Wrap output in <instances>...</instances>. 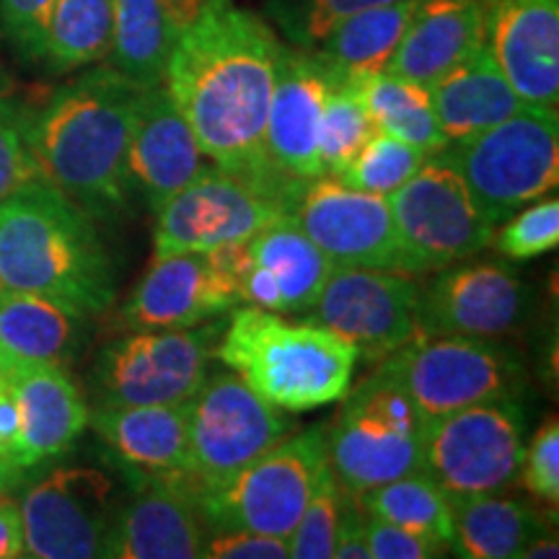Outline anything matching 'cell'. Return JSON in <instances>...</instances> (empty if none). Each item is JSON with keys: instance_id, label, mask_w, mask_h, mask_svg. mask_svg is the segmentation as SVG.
Masks as SVG:
<instances>
[{"instance_id": "6da1fadb", "label": "cell", "mask_w": 559, "mask_h": 559, "mask_svg": "<svg viewBox=\"0 0 559 559\" xmlns=\"http://www.w3.org/2000/svg\"><path fill=\"white\" fill-rule=\"evenodd\" d=\"M280 47L257 13L234 0H205L174 45L160 83L210 164L293 213L306 185L280 177L264 151Z\"/></svg>"}, {"instance_id": "7a4b0ae2", "label": "cell", "mask_w": 559, "mask_h": 559, "mask_svg": "<svg viewBox=\"0 0 559 559\" xmlns=\"http://www.w3.org/2000/svg\"><path fill=\"white\" fill-rule=\"evenodd\" d=\"M140 88L111 66L94 68L26 115L41 177L91 218H117L132 198L128 151Z\"/></svg>"}, {"instance_id": "3957f363", "label": "cell", "mask_w": 559, "mask_h": 559, "mask_svg": "<svg viewBox=\"0 0 559 559\" xmlns=\"http://www.w3.org/2000/svg\"><path fill=\"white\" fill-rule=\"evenodd\" d=\"M0 288L96 317L115 300V262L94 218L47 179L0 200Z\"/></svg>"}, {"instance_id": "277c9868", "label": "cell", "mask_w": 559, "mask_h": 559, "mask_svg": "<svg viewBox=\"0 0 559 559\" xmlns=\"http://www.w3.org/2000/svg\"><path fill=\"white\" fill-rule=\"evenodd\" d=\"M215 360L277 409L309 412L347 394L360 353L309 319L243 306L223 326Z\"/></svg>"}, {"instance_id": "5b68a950", "label": "cell", "mask_w": 559, "mask_h": 559, "mask_svg": "<svg viewBox=\"0 0 559 559\" xmlns=\"http://www.w3.org/2000/svg\"><path fill=\"white\" fill-rule=\"evenodd\" d=\"M342 407L324 430L326 464L347 498L423 469L425 430L415 404L386 370L349 386Z\"/></svg>"}, {"instance_id": "8992f818", "label": "cell", "mask_w": 559, "mask_h": 559, "mask_svg": "<svg viewBox=\"0 0 559 559\" xmlns=\"http://www.w3.org/2000/svg\"><path fill=\"white\" fill-rule=\"evenodd\" d=\"M443 156L466 181L481 215L498 228L557 187V109L526 104L508 120L451 143Z\"/></svg>"}, {"instance_id": "52a82bcc", "label": "cell", "mask_w": 559, "mask_h": 559, "mask_svg": "<svg viewBox=\"0 0 559 559\" xmlns=\"http://www.w3.org/2000/svg\"><path fill=\"white\" fill-rule=\"evenodd\" d=\"M415 404L425 425L474 407L515 400L523 386L521 360L492 340L428 334L379 362Z\"/></svg>"}, {"instance_id": "ba28073f", "label": "cell", "mask_w": 559, "mask_h": 559, "mask_svg": "<svg viewBox=\"0 0 559 559\" xmlns=\"http://www.w3.org/2000/svg\"><path fill=\"white\" fill-rule=\"evenodd\" d=\"M226 321L185 330H132L96 358L91 383L99 407L185 404L207 379Z\"/></svg>"}, {"instance_id": "9c48e42d", "label": "cell", "mask_w": 559, "mask_h": 559, "mask_svg": "<svg viewBox=\"0 0 559 559\" xmlns=\"http://www.w3.org/2000/svg\"><path fill=\"white\" fill-rule=\"evenodd\" d=\"M324 469V428L293 430L218 489L200 495V513L207 528H247L288 539Z\"/></svg>"}, {"instance_id": "30bf717a", "label": "cell", "mask_w": 559, "mask_h": 559, "mask_svg": "<svg viewBox=\"0 0 559 559\" xmlns=\"http://www.w3.org/2000/svg\"><path fill=\"white\" fill-rule=\"evenodd\" d=\"M293 430L296 428L288 412L262 400L234 370L223 368L207 373L187 402L194 498L218 489Z\"/></svg>"}, {"instance_id": "8fae6325", "label": "cell", "mask_w": 559, "mask_h": 559, "mask_svg": "<svg viewBox=\"0 0 559 559\" xmlns=\"http://www.w3.org/2000/svg\"><path fill=\"white\" fill-rule=\"evenodd\" d=\"M523 432L526 415L515 400L459 409L425 430L423 472L451 500L498 495L519 481Z\"/></svg>"}, {"instance_id": "7c38bea8", "label": "cell", "mask_w": 559, "mask_h": 559, "mask_svg": "<svg viewBox=\"0 0 559 559\" xmlns=\"http://www.w3.org/2000/svg\"><path fill=\"white\" fill-rule=\"evenodd\" d=\"M389 207L419 275L477 257L492 243L495 226L481 215L466 181L443 153L425 158L389 194Z\"/></svg>"}, {"instance_id": "4fadbf2b", "label": "cell", "mask_w": 559, "mask_h": 559, "mask_svg": "<svg viewBox=\"0 0 559 559\" xmlns=\"http://www.w3.org/2000/svg\"><path fill=\"white\" fill-rule=\"evenodd\" d=\"M290 218L334 262V267L419 275L400 239L389 198L321 174L304 187Z\"/></svg>"}, {"instance_id": "5bb4252c", "label": "cell", "mask_w": 559, "mask_h": 559, "mask_svg": "<svg viewBox=\"0 0 559 559\" xmlns=\"http://www.w3.org/2000/svg\"><path fill=\"white\" fill-rule=\"evenodd\" d=\"M24 547L32 559L104 557L120 498L107 472L60 466L19 500Z\"/></svg>"}, {"instance_id": "9a60e30c", "label": "cell", "mask_w": 559, "mask_h": 559, "mask_svg": "<svg viewBox=\"0 0 559 559\" xmlns=\"http://www.w3.org/2000/svg\"><path fill=\"white\" fill-rule=\"evenodd\" d=\"M415 277L407 272L334 267L304 319L337 332L358 347L362 360L379 366L419 337L423 285Z\"/></svg>"}, {"instance_id": "2e32d148", "label": "cell", "mask_w": 559, "mask_h": 559, "mask_svg": "<svg viewBox=\"0 0 559 559\" xmlns=\"http://www.w3.org/2000/svg\"><path fill=\"white\" fill-rule=\"evenodd\" d=\"M288 210L234 174L205 166L156 210L153 257L243 243Z\"/></svg>"}, {"instance_id": "e0dca14e", "label": "cell", "mask_w": 559, "mask_h": 559, "mask_svg": "<svg viewBox=\"0 0 559 559\" xmlns=\"http://www.w3.org/2000/svg\"><path fill=\"white\" fill-rule=\"evenodd\" d=\"M226 247L153 257L122 306L124 330H185L239 306Z\"/></svg>"}, {"instance_id": "ac0fdd59", "label": "cell", "mask_w": 559, "mask_h": 559, "mask_svg": "<svg viewBox=\"0 0 559 559\" xmlns=\"http://www.w3.org/2000/svg\"><path fill=\"white\" fill-rule=\"evenodd\" d=\"M436 272L419 288V337L502 340L526 324L528 288L506 264L456 262Z\"/></svg>"}, {"instance_id": "d6986e66", "label": "cell", "mask_w": 559, "mask_h": 559, "mask_svg": "<svg viewBox=\"0 0 559 559\" xmlns=\"http://www.w3.org/2000/svg\"><path fill=\"white\" fill-rule=\"evenodd\" d=\"M226 251L241 304L285 317H304L334 270V262L290 215Z\"/></svg>"}, {"instance_id": "ffe728a7", "label": "cell", "mask_w": 559, "mask_h": 559, "mask_svg": "<svg viewBox=\"0 0 559 559\" xmlns=\"http://www.w3.org/2000/svg\"><path fill=\"white\" fill-rule=\"evenodd\" d=\"M334 73L317 52L280 47L272 86L264 151L270 166L293 185H309L324 174L319 158V128Z\"/></svg>"}, {"instance_id": "44dd1931", "label": "cell", "mask_w": 559, "mask_h": 559, "mask_svg": "<svg viewBox=\"0 0 559 559\" xmlns=\"http://www.w3.org/2000/svg\"><path fill=\"white\" fill-rule=\"evenodd\" d=\"M130 481L132 492L120 502L104 557L202 559L210 531L190 485L140 472H130Z\"/></svg>"}, {"instance_id": "7402d4cb", "label": "cell", "mask_w": 559, "mask_h": 559, "mask_svg": "<svg viewBox=\"0 0 559 559\" xmlns=\"http://www.w3.org/2000/svg\"><path fill=\"white\" fill-rule=\"evenodd\" d=\"M487 50L528 107L559 102V0H487Z\"/></svg>"}, {"instance_id": "603a6c76", "label": "cell", "mask_w": 559, "mask_h": 559, "mask_svg": "<svg viewBox=\"0 0 559 559\" xmlns=\"http://www.w3.org/2000/svg\"><path fill=\"white\" fill-rule=\"evenodd\" d=\"M205 169V153L164 83L143 86L132 115L130 190L156 210Z\"/></svg>"}, {"instance_id": "cb8c5ba5", "label": "cell", "mask_w": 559, "mask_h": 559, "mask_svg": "<svg viewBox=\"0 0 559 559\" xmlns=\"http://www.w3.org/2000/svg\"><path fill=\"white\" fill-rule=\"evenodd\" d=\"M3 373L21 415L19 466L32 469L58 459L88 428V404L68 370L50 362L3 360Z\"/></svg>"}, {"instance_id": "d4e9b609", "label": "cell", "mask_w": 559, "mask_h": 559, "mask_svg": "<svg viewBox=\"0 0 559 559\" xmlns=\"http://www.w3.org/2000/svg\"><path fill=\"white\" fill-rule=\"evenodd\" d=\"M88 425L124 469L190 485L187 402L96 407L94 415H88Z\"/></svg>"}, {"instance_id": "484cf974", "label": "cell", "mask_w": 559, "mask_h": 559, "mask_svg": "<svg viewBox=\"0 0 559 559\" xmlns=\"http://www.w3.org/2000/svg\"><path fill=\"white\" fill-rule=\"evenodd\" d=\"M487 0H417L389 73L432 83L485 45Z\"/></svg>"}, {"instance_id": "4316f807", "label": "cell", "mask_w": 559, "mask_h": 559, "mask_svg": "<svg viewBox=\"0 0 559 559\" xmlns=\"http://www.w3.org/2000/svg\"><path fill=\"white\" fill-rule=\"evenodd\" d=\"M205 0H115L109 66L138 86H158L181 32Z\"/></svg>"}, {"instance_id": "83f0119b", "label": "cell", "mask_w": 559, "mask_h": 559, "mask_svg": "<svg viewBox=\"0 0 559 559\" xmlns=\"http://www.w3.org/2000/svg\"><path fill=\"white\" fill-rule=\"evenodd\" d=\"M428 88L436 120L451 143L477 135L526 107L502 75L487 45L445 70L440 79L428 83Z\"/></svg>"}, {"instance_id": "f1b7e54d", "label": "cell", "mask_w": 559, "mask_h": 559, "mask_svg": "<svg viewBox=\"0 0 559 559\" xmlns=\"http://www.w3.org/2000/svg\"><path fill=\"white\" fill-rule=\"evenodd\" d=\"M83 313L37 293L0 288V349L5 360L66 368L83 345Z\"/></svg>"}, {"instance_id": "f546056e", "label": "cell", "mask_w": 559, "mask_h": 559, "mask_svg": "<svg viewBox=\"0 0 559 559\" xmlns=\"http://www.w3.org/2000/svg\"><path fill=\"white\" fill-rule=\"evenodd\" d=\"M417 0H394L373 5L340 21L324 39L313 47L324 66L340 79L360 83L389 68L407 29Z\"/></svg>"}, {"instance_id": "4dcf8cb0", "label": "cell", "mask_w": 559, "mask_h": 559, "mask_svg": "<svg viewBox=\"0 0 559 559\" xmlns=\"http://www.w3.org/2000/svg\"><path fill=\"white\" fill-rule=\"evenodd\" d=\"M453 502L451 551L469 559H519L531 539L547 534L534 508L519 500L479 495Z\"/></svg>"}, {"instance_id": "1f68e13d", "label": "cell", "mask_w": 559, "mask_h": 559, "mask_svg": "<svg viewBox=\"0 0 559 559\" xmlns=\"http://www.w3.org/2000/svg\"><path fill=\"white\" fill-rule=\"evenodd\" d=\"M358 88L379 132L400 138L428 156L443 153L451 145L432 111L428 83L402 79L383 70L360 81Z\"/></svg>"}, {"instance_id": "d6a6232c", "label": "cell", "mask_w": 559, "mask_h": 559, "mask_svg": "<svg viewBox=\"0 0 559 559\" xmlns=\"http://www.w3.org/2000/svg\"><path fill=\"white\" fill-rule=\"evenodd\" d=\"M115 0H52L45 55L55 73L96 66L109 58Z\"/></svg>"}, {"instance_id": "836d02e7", "label": "cell", "mask_w": 559, "mask_h": 559, "mask_svg": "<svg viewBox=\"0 0 559 559\" xmlns=\"http://www.w3.org/2000/svg\"><path fill=\"white\" fill-rule=\"evenodd\" d=\"M358 506L370 519H381L396 526L425 531L443 544H453V502L423 469L391 479L386 485L360 495Z\"/></svg>"}, {"instance_id": "e575fe53", "label": "cell", "mask_w": 559, "mask_h": 559, "mask_svg": "<svg viewBox=\"0 0 559 559\" xmlns=\"http://www.w3.org/2000/svg\"><path fill=\"white\" fill-rule=\"evenodd\" d=\"M376 132L379 130H376L373 117L362 102L358 83L340 79L334 73L319 128L321 169L330 177H340Z\"/></svg>"}, {"instance_id": "d590c367", "label": "cell", "mask_w": 559, "mask_h": 559, "mask_svg": "<svg viewBox=\"0 0 559 559\" xmlns=\"http://www.w3.org/2000/svg\"><path fill=\"white\" fill-rule=\"evenodd\" d=\"M425 158H428V153L415 148V145L386 135V132H376L337 179L349 187H358V190L389 198L425 164Z\"/></svg>"}, {"instance_id": "8d00e7d4", "label": "cell", "mask_w": 559, "mask_h": 559, "mask_svg": "<svg viewBox=\"0 0 559 559\" xmlns=\"http://www.w3.org/2000/svg\"><path fill=\"white\" fill-rule=\"evenodd\" d=\"M342 502H345V492L340 489L330 464H326L309 502H306L304 513H300L296 528L288 536L293 559H332Z\"/></svg>"}, {"instance_id": "74e56055", "label": "cell", "mask_w": 559, "mask_h": 559, "mask_svg": "<svg viewBox=\"0 0 559 559\" xmlns=\"http://www.w3.org/2000/svg\"><path fill=\"white\" fill-rule=\"evenodd\" d=\"M394 0H270V13L293 47L313 50L340 21Z\"/></svg>"}, {"instance_id": "f35d334b", "label": "cell", "mask_w": 559, "mask_h": 559, "mask_svg": "<svg viewBox=\"0 0 559 559\" xmlns=\"http://www.w3.org/2000/svg\"><path fill=\"white\" fill-rule=\"evenodd\" d=\"M495 249L508 260H534L559 243V202L547 198L531 207H521L492 236Z\"/></svg>"}, {"instance_id": "ab89813d", "label": "cell", "mask_w": 559, "mask_h": 559, "mask_svg": "<svg viewBox=\"0 0 559 559\" xmlns=\"http://www.w3.org/2000/svg\"><path fill=\"white\" fill-rule=\"evenodd\" d=\"M41 179L45 177L26 140V111L0 88V200Z\"/></svg>"}, {"instance_id": "60d3db41", "label": "cell", "mask_w": 559, "mask_h": 559, "mask_svg": "<svg viewBox=\"0 0 559 559\" xmlns=\"http://www.w3.org/2000/svg\"><path fill=\"white\" fill-rule=\"evenodd\" d=\"M519 479L528 495L544 506H559V428L557 419H549L544 428L531 438V443L523 449L521 474Z\"/></svg>"}, {"instance_id": "b9f144b4", "label": "cell", "mask_w": 559, "mask_h": 559, "mask_svg": "<svg viewBox=\"0 0 559 559\" xmlns=\"http://www.w3.org/2000/svg\"><path fill=\"white\" fill-rule=\"evenodd\" d=\"M52 0H0V32L21 58L41 62Z\"/></svg>"}, {"instance_id": "7bdbcfd3", "label": "cell", "mask_w": 559, "mask_h": 559, "mask_svg": "<svg viewBox=\"0 0 559 559\" xmlns=\"http://www.w3.org/2000/svg\"><path fill=\"white\" fill-rule=\"evenodd\" d=\"M370 559H436L449 555V544L425 531L404 528L381 519H366Z\"/></svg>"}, {"instance_id": "ee69618b", "label": "cell", "mask_w": 559, "mask_h": 559, "mask_svg": "<svg viewBox=\"0 0 559 559\" xmlns=\"http://www.w3.org/2000/svg\"><path fill=\"white\" fill-rule=\"evenodd\" d=\"M285 536L257 534L247 528H213L205 539L202 559H288Z\"/></svg>"}, {"instance_id": "f6af8a7d", "label": "cell", "mask_w": 559, "mask_h": 559, "mask_svg": "<svg viewBox=\"0 0 559 559\" xmlns=\"http://www.w3.org/2000/svg\"><path fill=\"white\" fill-rule=\"evenodd\" d=\"M366 519L362 508L353 498L342 502V513L337 523V534H334V559H370L368 536H366Z\"/></svg>"}, {"instance_id": "bcb514c9", "label": "cell", "mask_w": 559, "mask_h": 559, "mask_svg": "<svg viewBox=\"0 0 559 559\" xmlns=\"http://www.w3.org/2000/svg\"><path fill=\"white\" fill-rule=\"evenodd\" d=\"M19 438H21V415L16 396L9 379H5L3 366H0V459L13 461L19 466Z\"/></svg>"}, {"instance_id": "7dc6e473", "label": "cell", "mask_w": 559, "mask_h": 559, "mask_svg": "<svg viewBox=\"0 0 559 559\" xmlns=\"http://www.w3.org/2000/svg\"><path fill=\"white\" fill-rule=\"evenodd\" d=\"M26 557L24 523H21L19 500L3 495L0 498V559Z\"/></svg>"}, {"instance_id": "c3c4849f", "label": "cell", "mask_w": 559, "mask_h": 559, "mask_svg": "<svg viewBox=\"0 0 559 559\" xmlns=\"http://www.w3.org/2000/svg\"><path fill=\"white\" fill-rule=\"evenodd\" d=\"M549 557L551 559L559 557V544L555 536L549 539V534H542L536 536V539H531L519 555V559H549Z\"/></svg>"}, {"instance_id": "681fc988", "label": "cell", "mask_w": 559, "mask_h": 559, "mask_svg": "<svg viewBox=\"0 0 559 559\" xmlns=\"http://www.w3.org/2000/svg\"><path fill=\"white\" fill-rule=\"evenodd\" d=\"M24 472L26 469H21V466L13 464V461L0 459V498H3V495H9L11 489L16 487L21 479H24Z\"/></svg>"}, {"instance_id": "f907efd6", "label": "cell", "mask_w": 559, "mask_h": 559, "mask_svg": "<svg viewBox=\"0 0 559 559\" xmlns=\"http://www.w3.org/2000/svg\"><path fill=\"white\" fill-rule=\"evenodd\" d=\"M3 360H5V358H3V349H0V366H3Z\"/></svg>"}]
</instances>
